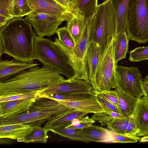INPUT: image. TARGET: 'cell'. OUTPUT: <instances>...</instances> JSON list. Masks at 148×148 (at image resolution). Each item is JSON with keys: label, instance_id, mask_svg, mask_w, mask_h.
<instances>
[{"label": "cell", "instance_id": "cell-22", "mask_svg": "<svg viewBox=\"0 0 148 148\" xmlns=\"http://www.w3.org/2000/svg\"><path fill=\"white\" fill-rule=\"evenodd\" d=\"M73 13L72 16L67 21L66 27L71 34L76 43L83 32L87 19L81 14Z\"/></svg>", "mask_w": 148, "mask_h": 148}, {"label": "cell", "instance_id": "cell-42", "mask_svg": "<svg viewBox=\"0 0 148 148\" xmlns=\"http://www.w3.org/2000/svg\"><path fill=\"white\" fill-rule=\"evenodd\" d=\"M55 0L64 8L70 10L72 11V7L68 0Z\"/></svg>", "mask_w": 148, "mask_h": 148}, {"label": "cell", "instance_id": "cell-7", "mask_svg": "<svg viewBox=\"0 0 148 148\" xmlns=\"http://www.w3.org/2000/svg\"><path fill=\"white\" fill-rule=\"evenodd\" d=\"M115 75L117 87L137 98L143 96L142 76L137 67L117 65Z\"/></svg>", "mask_w": 148, "mask_h": 148}, {"label": "cell", "instance_id": "cell-25", "mask_svg": "<svg viewBox=\"0 0 148 148\" xmlns=\"http://www.w3.org/2000/svg\"><path fill=\"white\" fill-rule=\"evenodd\" d=\"M98 5V0H76L72 12L81 14L88 19L93 15Z\"/></svg>", "mask_w": 148, "mask_h": 148}, {"label": "cell", "instance_id": "cell-40", "mask_svg": "<svg viewBox=\"0 0 148 148\" xmlns=\"http://www.w3.org/2000/svg\"><path fill=\"white\" fill-rule=\"evenodd\" d=\"M98 92L109 101L118 107V98L115 90H106Z\"/></svg>", "mask_w": 148, "mask_h": 148}, {"label": "cell", "instance_id": "cell-34", "mask_svg": "<svg viewBox=\"0 0 148 148\" xmlns=\"http://www.w3.org/2000/svg\"><path fill=\"white\" fill-rule=\"evenodd\" d=\"M111 138V142L113 143H135L140 139L139 137L131 136L115 132L112 130H109Z\"/></svg>", "mask_w": 148, "mask_h": 148}, {"label": "cell", "instance_id": "cell-37", "mask_svg": "<svg viewBox=\"0 0 148 148\" xmlns=\"http://www.w3.org/2000/svg\"><path fill=\"white\" fill-rule=\"evenodd\" d=\"M95 122V121L92 118H90L87 116L84 117L77 124L74 125H70L66 127L71 129H82L91 126Z\"/></svg>", "mask_w": 148, "mask_h": 148}, {"label": "cell", "instance_id": "cell-18", "mask_svg": "<svg viewBox=\"0 0 148 148\" xmlns=\"http://www.w3.org/2000/svg\"><path fill=\"white\" fill-rule=\"evenodd\" d=\"M55 100L73 109L88 113L104 112L95 96L91 98L75 101Z\"/></svg>", "mask_w": 148, "mask_h": 148}, {"label": "cell", "instance_id": "cell-16", "mask_svg": "<svg viewBox=\"0 0 148 148\" xmlns=\"http://www.w3.org/2000/svg\"><path fill=\"white\" fill-rule=\"evenodd\" d=\"M89 113L73 109L64 111L54 114L49 119L44 127L46 131L56 128L61 125L71 121L75 119L81 120Z\"/></svg>", "mask_w": 148, "mask_h": 148}, {"label": "cell", "instance_id": "cell-21", "mask_svg": "<svg viewBox=\"0 0 148 148\" xmlns=\"http://www.w3.org/2000/svg\"><path fill=\"white\" fill-rule=\"evenodd\" d=\"M101 56L99 47L96 43L91 41L87 51L86 58L89 70V81L92 87L95 84L96 68Z\"/></svg>", "mask_w": 148, "mask_h": 148}, {"label": "cell", "instance_id": "cell-20", "mask_svg": "<svg viewBox=\"0 0 148 148\" xmlns=\"http://www.w3.org/2000/svg\"><path fill=\"white\" fill-rule=\"evenodd\" d=\"M79 133L90 142H111L109 130L101 126L92 125L81 129Z\"/></svg>", "mask_w": 148, "mask_h": 148}, {"label": "cell", "instance_id": "cell-15", "mask_svg": "<svg viewBox=\"0 0 148 148\" xmlns=\"http://www.w3.org/2000/svg\"><path fill=\"white\" fill-rule=\"evenodd\" d=\"M132 115L139 130L137 136H148V101L143 96L138 98Z\"/></svg>", "mask_w": 148, "mask_h": 148}, {"label": "cell", "instance_id": "cell-30", "mask_svg": "<svg viewBox=\"0 0 148 148\" xmlns=\"http://www.w3.org/2000/svg\"><path fill=\"white\" fill-rule=\"evenodd\" d=\"M123 117L120 113L114 112H103L94 113L92 117L95 121L105 126L111 123L115 118Z\"/></svg>", "mask_w": 148, "mask_h": 148}, {"label": "cell", "instance_id": "cell-41", "mask_svg": "<svg viewBox=\"0 0 148 148\" xmlns=\"http://www.w3.org/2000/svg\"><path fill=\"white\" fill-rule=\"evenodd\" d=\"M143 96L148 101V75H147L142 81Z\"/></svg>", "mask_w": 148, "mask_h": 148}, {"label": "cell", "instance_id": "cell-13", "mask_svg": "<svg viewBox=\"0 0 148 148\" xmlns=\"http://www.w3.org/2000/svg\"><path fill=\"white\" fill-rule=\"evenodd\" d=\"M112 8L115 22L114 38L123 32H126L127 26L129 0H109Z\"/></svg>", "mask_w": 148, "mask_h": 148}, {"label": "cell", "instance_id": "cell-45", "mask_svg": "<svg viewBox=\"0 0 148 148\" xmlns=\"http://www.w3.org/2000/svg\"><path fill=\"white\" fill-rule=\"evenodd\" d=\"M139 141L140 142H148V136L143 137L140 138Z\"/></svg>", "mask_w": 148, "mask_h": 148}, {"label": "cell", "instance_id": "cell-38", "mask_svg": "<svg viewBox=\"0 0 148 148\" xmlns=\"http://www.w3.org/2000/svg\"><path fill=\"white\" fill-rule=\"evenodd\" d=\"M38 96L37 92H36L15 95L3 97H0V102L22 99L35 98Z\"/></svg>", "mask_w": 148, "mask_h": 148}, {"label": "cell", "instance_id": "cell-8", "mask_svg": "<svg viewBox=\"0 0 148 148\" xmlns=\"http://www.w3.org/2000/svg\"><path fill=\"white\" fill-rule=\"evenodd\" d=\"M60 93H85L95 95L90 82L74 76L47 87L38 91V97L48 96Z\"/></svg>", "mask_w": 148, "mask_h": 148}, {"label": "cell", "instance_id": "cell-29", "mask_svg": "<svg viewBox=\"0 0 148 148\" xmlns=\"http://www.w3.org/2000/svg\"><path fill=\"white\" fill-rule=\"evenodd\" d=\"M95 96L85 93H60L51 94L44 97L60 100L75 101L91 98Z\"/></svg>", "mask_w": 148, "mask_h": 148}, {"label": "cell", "instance_id": "cell-19", "mask_svg": "<svg viewBox=\"0 0 148 148\" xmlns=\"http://www.w3.org/2000/svg\"><path fill=\"white\" fill-rule=\"evenodd\" d=\"M118 98V107L123 116L132 115L138 98L124 92L118 87L115 89Z\"/></svg>", "mask_w": 148, "mask_h": 148}, {"label": "cell", "instance_id": "cell-31", "mask_svg": "<svg viewBox=\"0 0 148 148\" xmlns=\"http://www.w3.org/2000/svg\"><path fill=\"white\" fill-rule=\"evenodd\" d=\"M130 116L115 118L107 126L115 132L125 134Z\"/></svg>", "mask_w": 148, "mask_h": 148}, {"label": "cell", "instance_id": "cell-35", "mask_svg": "<svg viewBox=\"0 0 148 148\" xmlns=\"http://www.w3.org/2000/svg\"><path fill=\"white\" fill-rule=\"evenodd\" d=\"M95 93V97L104 112H114L120 113L117 106L107 99L99 93Z\"/></svg>", "mask_w": 148, "mask_h": 148}, {"label": "cell", "instance_id": "cell-39", "mask_svg": "<svg viewBox=\"0 0 148 148\" xmlns=\"http://www.w3.org/2000/svg\"><path fill=\"white\" fill-rule=\"evenodd\" d=\"M139 132V130L132 115L130 116L125 134L129 136H137Z\"/></svg>", "mask_w": 148, "mask_h": 148}, {"label": "cell", "instance_id": "cell-10", "mask_svg": "<svg viewBox=\"0 0 148 148\" xmlns=\"http://www.w3.org/2000/svg\"><path fill=\"white\" fill-rule=\"evenodd\" d=\"M72 108L53 99L37 97L29 110L30 117L38 120L46 121L55 114Z\"/></svg>", "mask_w": 148, "mask_h": 148}, {"label": "cell", "instance_id": "cell-4", "mask_svg": "<svg viewBox=\"0 0 148 148\" xmlns=\"http://www.w3.org/2000/svg\"><path fill=\"white\" fill-rule=\"evenodd\" d=\"M115 22L114 14L109 0L98 5L92 17L90 39L99 47L102 55L110 39L114 36Z\"/></svg>", "mask_w": 148, "mask_h": 148}, {"label": "cell", "instance_id": "cell-36", "mask_svg": "<svg viewBox=\"0 0 148 148\" xmlns=\"http://www.w3.org/2000/svg\"><path fill=\"white\" fill-rule=\"evenodd\" d=\"M13 3V0H0V15L10 20L14 18L11 14Z\"/></svg>", "mask_w": 148, "mask_h": 148}, {"label": "cell", "instance_id": "cell-46", "mask_svg": "<svg viewBox=\"0 0 148 148\" xmlns=\"http://www.w3.org/2000/svg\"><path fill=\"white\" fill-rule=\"evenodd\" d=\"M68 1L72 6L73 9V8L74 6L76 3V0H68Z\"/></svg>", "mask_w": 148, "mask_h": 148}, {"label": "cell", "instance_id": "cell-5", "mask_svg": "<svg viewBox=\"0 0 148 148\" xmlns=\"http://www.w3.org/2000/svg\"><path fill=\"white\" fill-rule=\"evenodd\" d=\"M126 33L138 43L148 41V0H129Z\"/></svg>", "mask_w": 148, "mask_h": 148}, {"label": "cell", "instance_id": "cell-14", "mask_svg": "<svg viewBox=\"0 0 148 148\" xmlns=\"http://www.w3.org/2000/svg\"><path fill=\"white\" fill-rule=\"evenodd\" d=\"M39 65L35 63L20 61L14 58L10 60H4L0 58V83L4 82L23 71Z\"/></svg>", "mask_w": 148, "mask_h": 148}, {"label": "cell", "instance_id": "cell-1", "mask_svg": "<svg viewBox=\"0 0 148 148\" xmlns=\"http://www.w3.org/2000/svg\"><path fill=\"white\" fill-rule=\"evenodd\" d=\"M54 67L44 65L34 66L0 83V97L37 92L64 78Z\"/></svg>", "mask_w": 148, "mask_h": 148}, {"label": "cell", "instance_id": "cell-12", "mask_svg": "<svg viewBox=\"0 0 148 148\" xmlns=\"http://www.w3.org/2000/svg\"><path fill=\"white\" fill-rule=\"evenodd\" d=\"M36 98L0 102V119L14 116L29 110Z\"/></svg>", "mask_w": 148, "mask_h": 148}, {"label": "cell", "instance_id": "cell-26", "mask_svg": "<svg viewBox=\"0 0 148 148\" xmlns=\"http://www.w3.org/2000/svg\"><path fill=\"white\" fill-rule=\"evenodd\" d=\"M71 123V121L65 123L50 131L71 140L89 143V141L79 133L81 129H71L66 127Z\"/></svg>", "mask_w": 148, "mask_h": 148}, {"label": "cell", "instance_id": "cell-27", "mask_svg": "<svg viewBox=\"0 0 148 148\" xmlns=\"http://www.w3.org/2000/svg\"><path fill=\"white\" fill-rule=\"evenodd\" d=\"M47 132L44 127L40 125L36 126L32 131L25 137L17 139L18 142L26 143H45L48 137Z\"/></svg>", "mask_w": 148, "mask_h": 148}, {"label": "cell", "instance_id": "cell-43", "mask_svg": "<svg viewBox=\"0 0 148 148\" xmlns=\"http://www.w3.org/2000/svg\"><path fill=\"white\" fill-rule=\"evenodd\" d=\"M10 20L4 16L0 15V29L6 25Z\"/></svg>", "mask_w": 148, "mask_h": 148}, {"label": "cell", "instance_id": "cell-33", "mask_svg": "<svg viewBox=\"0 0 148 148\" xmlns=\"http://www.w3.org/2000/svg\"><path fill=\"white\" fill-rule=\"evenodd\" d=\"M129 60L138 62L148 60V46L139 47L130 51Z\"/></svg>", "mask_w": 148, "mask_h": 148}, {"label": "cell", "instance_id": "cell-2", "mask_svg": "<svg viewBox=\"0 0 148 148\" xmlns=\"http://www.w3.org/2000/svg\"><path fill=\"white\" fill-rule=\"evenodd\" d=\"M25 18H16L0 29L3 54L22 62L33 63L36 34Z\"/></svg>", "mask_w": 148, "mask_h": 148}, {"label": "cell", "instance_id": "cell-6", "mask_svg": "<svg viewBox=\"0 0 148 148\" xmlns=\"http://www.w3.org/2000/svg\"><path fill=\"white\" fill-rule=\"evenodd\" d=\"M114 37L109 40L97 66L93 87L95 92L117 87L115 69L117 64L114 60Z\"/></svg>", "mask_w": 148, "mask_h": 148}, {"label": "cell", "instance_id": "cell-32", "mask_svg": "<svg viewBox=\"0 0 148 148\" xmlns=\"http://www.w3.org/2000/svg\"><path fill=\"white\" fill-rule=\"evenodd\" d=\"M56 33L61 42L67 48L73 49L75 43L71 34L66 27L57 29Z\"/></svg>", "mask_w": 148, "mask_h": 148}, {"label": "cell", "instance_id": "cell-24", "mask_svg": "<svg viewBox=\"0 0 148 148\" xmlns=\"http://www.w3.org/2000/svg\"><path fill=\"white\" fill-rule=\"evenodd\" d=\"M46 121L38 120L32 118L29 110L17 115L3 119H0V126L17 124H26L40 125Z\"/></svg>", "mask_w": 148, "mask_h": 148}, {"label": "cell", "instance_id": "cell-44", "mask_svg": "<svg viewBox=\"0 0 148 148\" xmlns=\"http://www.w3.org/2000/svg\"><path fill=\"white\" fill-rule=\"evenodd\" d=\"M3 48L2 42L0 40V58L1 56L3 54Z\"/></svg>", "mask_w": 148, "mask_h": 148}, {"label": "cell", "instance_id": "cell-28", "mask_svg": "<svg viewBox=\"0 0 148 148\" xmlns=\"http://www.w3.org/2000/svg\"><path fill=\"white\" fill-rule=\"evenodd\" d=\"M32 11L29 0H13L11 14L14 18H21Z\"/></svg>", "mask_w": 148, "mask_h": 148}, {"label": "cell", "instance_id": "cell-3", "mask_svg": "<svg viewBox=\"0 0 148 148\" xmlns=\"http://www.w3.org/2000/svg\"><path fill=\"white\" fill-rule=\"evenodd\" d=\"M34 57L44 65L54 67L68 78L74 76L64 46L57 37L53 42L49 39L36 36L34 42Z\"/></svg>", "mask_w": 148, "mask_h": 148}, {"label": "cell", "instance_id": "cell-23", "mask_svg": "<svg viewBox=\"0 0 148 148\" xmlns=\"http://www.w3.org/2000/svg\"><path fill=\"white\" fill-rule=\"evenodd\" d=\"M129 39L126 32H123L114 37V54L115 63L126 58L128 51Z\"/></svg>", "mask_w": 148, "mask_h": 148}, {"label": "cell", "instance_id": "cell-17", "mask_svg": "<svg viewBox=\"0 0 148 148\" xmlns=\"http://www.w3.org/2000/svg\"><path fill=\"white\" fill-rule=\"evenodd\" d=\"M36 126L20 124L0 126V138L17 140L25 138Z\"/></svg>", "mask_w": 148, "mask_h": 148}, {"label": "cell", "instance_id": "cell-9", "mask_svg": "<svg viewBox=\"0 0 148 148\" xmlns=\"http://www.w3.org/2000/svg\"><path fill=\"white\" fill-rule=\"evenodd\" d=\"M25 18L33 27L36 34L41 37L54 35L58 27L64 21L54 15L34 11Z\"/></svg>", "mask_w": 148, "mask_h": 148}, {"label": "cell", "instance_id": "cell-11", "mask_svg": "<svg viewBox=\"0 0 148 148\" xmlns=\"http://www.w3.org/2000/svg\"><path fill=\"white\" fill-rule=\"evenodd\" d=\"M32 11L42 12L57 16L67 21L72 11L61 5L55 0H29Z\"/></svg>", "mask_w": 148, "mask_h": 148}]
</instances>
